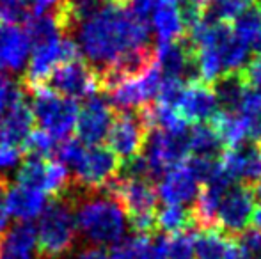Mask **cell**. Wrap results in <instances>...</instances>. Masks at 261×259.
<instances>
[{
    "mask_svg": "<svg viewBox=\"0 0 261 259\" xmlns=\"http://www.w3.org/2000/svg\"><path fill=\"white\" fill-rule=\"evenodd\" d=\"M73 34L80 53L103 82L137 76L155 61L149 25L123 6L103 4L80 21Z\"/></svg>",
    "mask_w": 261,
    "mask_h": 259,
    "instance_id": "6da1fadb",
    "label": "cell"
},
{
    "mask_svg": "<svg viewBox=\"0 0 261 259\" xmlns=\"http://www.w3.org/2000/svg\"><path fill=\"white\" fill-rule=\"evenodd\" d=\"M189 41L196 57L199 80L213 83L227 73L242 71L249 59V48L234 36L227 21H212L201 18L190 27Z\"/></svg>",
    "mask_w": 261,
    "mask_h": 259,
    "instance_id": "7a4b0ae2",
    "label": "cell"
},
{
    "mask_svg": "<svg viewBox=\"0 0 261 259\" xmlns=\"http://www.w3.org/2000/svg\"><path fill=\"white\" fill-rule=\"evenodd\" d=\"M75 217L79 233L91 245H116L128 227L126 211L109 190L86 192L75 197Z\"/></svg>",
    "mask_w": 261,
    "mask_h": 259,
    "instance_id": "3957f363",
    "label": "cell"
},
{
    "mask_svg": "<svg viewBox=\"0 0 261 259\" xmlns=\"http://www.w3.org/2000/svg\"><path fill=\"white\" fill-rule=\"evenodd\" d=\"M75 199L57 197L48 203L36 227V247L41 259H62L73 250L76 242Z\"/></svg>",
    "mask_w": 261,
    "mask_h": 259,
    "instance_id": "277c9868",
    "label": "cell"
},
{
    "mask_svg": "<svg viewBox=\"0 0 261 259\" xmlns=\"http://www.w3.org/2000/svg\"><path fill=\"white\" fill-rule=\"evenodd\" d=\"M31 94V108L39 130L52 135L55 140L69 138V133L75 130L80 107L75 100L59 96L46 87L27 91Z\"/></svg>",
    "mask_w": 261,
    "mask_h": 259,
    "instance_id": "5b68a950",
    "label": "cell"
},
{
    "mask_svg": "<svg viewBox=\"0 0 261 259\" xmlns=\"http://www.w3.org/2000/svg\"><path fill=\"white\" fill-rule=\"evenodd\" d=\"M121 162L109 148L93 146L84 148L80 158L73 165V183L80 192H98L109 187L119 174Z\"/></svg>",
    "mask_w": 261,
    "mask_h": 259,
    "instance_id": "8992f818",
    "label": "cell"
},
{
    "mask_svg": "<svg viewBox=\"0 0 261 259\" xmlns=\"http://www.w3.org/2000/svg\"><path fill=\"white\" fill-rule=\"evenodd\" d=\"M43 87L69 100H89L101 91V80L87 61L76 59L55 66Z\"/></svg>",
    "mask_w": 261,
    "mask_h": 259,
    "instance_id": "52a82bcc",
    "label": "cell"
},
{
    "mask_svg": "<svg viewBox=\"0 0 261 259\" xmlns=\"http://www.w3.org/2000/svg\"><path fill=\"white\" fill-rule=\"evenodd\" d=\"M149 131L151 126L142 108L137 112H121L114 118L107 135V144L110 151L119 158V162H126L144 151Z\"/></svg>",
    "mask_w": 261,
    "mask_h": 259,
    "instance_id": "ba28073f",
    "label": "cell"
},
{
    "mask_svg": "<svg viewBox=\"0 0 261 259\" xmlns=\"http://www.w3.org/2000/svg\"><path fill=\"white\" fill-rule=\"evenodd\" d=\"M256 190L247 185H234L220 199L217 225L227 236L240 235L249 227L256 211Z\"/></svg>",
    "mask_w": 261,
    "mask_h": 259,
    "instance_id": "9c48e42d",
    "label": "cell"
},
{
    "mask_svg": "<svg viewBox=\"0 0 261 259\" xmlns=\"http://www.w3.org/2000/svg\"><path fill=\"white\" fill-rule=\"evenodd\" d=\"M155 66L164 80H178L185 83L199 80L196 57L189 38L167 45H158L155 52Z\"/></svg>",
    "mask_w": 261,
    "mask_h": 259,
    "instance_id": "30bf717a",
    "label": "cell"
},
{
    "mask_svg": "<svg viewBox=\"0 0 261 259\" xmlns=\"http://www.w3.org/2000/svg\"><path fill=\"white\" fill-rule=\"evenodd\" d=\"M112 123L114 108L110 107L109 100L96 94V96L89 98L87 103L80 108L79 119L75 125L76 140L89 146V148L100 146L109 135Z\"/></svg>",
    "mask_w": 261,
    "mask_h": 259,
    "instance_id": "8fae6325",
    "label": "cell"
},
{
    "mask_svg": "<svg viewBox=\"0 0 261 259\" xmlns=\"http://www.w3.org/2000/svg\"><path fill=\"white\" fill-rule=\"evenodd\" d=\"M220 167L231 181L254 187L261 181V144L249 142L224 151Z\"/></svg>",
    "mask_w": 261,
    "mask_h": 259,
    "instance_id": "7c38bea8",
    "label": "cell"
},
{
    "mask_svg": "<svg viewBox=\"0 0 261 259\" xmlns=\"http://www.w3.org/2000/svg\"><path fill=\"white\" fill-rule=\"evenodd\" d=\"M174 110L185 123L204 125V121H212L215 118L220 108L213 87H210L203 80H194L185 83Z\"/></svg>",
    "mask_w": 261,
    "mask_h": 259,
    "instance_id": "4fadbf2b",
    "label": "cell"
},
{
    "mask_svg": "<svg viewBox=\"0 0 261 259\" xmlns=\"http://www.w3.org/2000/svg\"><path fill=\"white\" fill-rule=\"evenodd\" d=\"M183 0H156L149 14V31L155 34L158 45H167L185 38Z\"/></svg>",
    "mask_w": 261,
    "mask_h": 259,
    "instance_id": "5bb4252c",
    "label": "cell"
},
{
    "mask_svg": "<svg viewBox=\"0 0 261 259\" xmlns=\"http://www.w3.org/2000/svg\"><path fill=\"white\" fill-rule=\"evenodd\" d=\"M201 181L192 172L189 163L183 162L171 169L158 183L156 194L165 204H179L187 206L197 199L201 192Z\"/></svg>",
    "mask_w": 261,
    "mask_h": 259,
    "instance_id": "9a60e30c",
    "label": "cell"
},
{
    "mask_svg": "<svg viewBox=\"0 0 261 259\" xmlns=\"http://www.w3.org/2000/svg\"><path fill=\"white\" fill-rule=\"evenodd\" d=\"M34 125L36 119L31 103H27L25 94H21L0 119V142L23 149L25 140L34 131Z\"/></svg>",
    "mask_w": 261,
    "mask_h": 259,
    "instance_id": "2e32d148",
    "label": "cell"
},
{
    "mask_svg": "<svg viewBox=\"0 0 261 259\" xmlns=\"http://www.w3.org/2000/svg\"><path fill=\"white\" fill-rule=\"evenodd\" d=\"M31 39L18 25L0 21V68L20 71L31 52Z\"/></svg>",
    "mask_w": 261,
    "mask_h": 259,
    "instance_id": "e0dca14e",
    "label": "cell"
},
{
    "mask_svg": "<svg viewBox=\"0 0 261 259\" xmlns=\"http://www.w3.org/2000/svg\"><path fill=\"white\" fill-rule=\"evenodd\" d=\"M110 259H167V238L162 235L124 236L112 247Z\"/></svg>",
    "mask_w": 261,
    "mask_h": 259,
    "instance_id": "ac0fdd59",
    "label": "cell"
},
{
    "mask_svg": "<svg viewBox=\"0 0 261 259\" xmlns=\"http://www.w3.org/2000/svg\"><path fill=\"white\" fill-rule=\"evenodd\" d=\"M4 204H6L7 215L14 217L18 222H31L32 218L41 215L46 206L45 194L41 190L18 183L6 190Z\"/></svg>",
    "mask_w": 261,
    "mask_h": 259,
    "instance_id": "d6986e66",
    "label": "cell"
},
{
    "mask_svg": "<svg viewBox=\"0 0 261 259\" xmlns=\"http://www.w3.org/2000/svg\"><path fill=\"white\" fill-rule=\"evenodd\" d=\"M36 227L29 222H18L4 231L0 238V259H34Z\"/></svg>",
    "mask_w": 261,
    "mask_h": 259,
    "instance_id": "ffe728a7",
    "label": "cell"
},
{
    "mask_svg": "<svg viewBox=\"0 0 261 259\" xmlns=\"http://www.w3.org/2000/svg\"><path fill=\"white\" fill-rule=\"evenodd\" d=\"M196 259H240V250L220 229H204L196 236Z\"/></svg>",
    "mask_w": 261,
    "mask_h": 259,
    "instance_id": "44dd1931",
    "label": "cell"
},
{
    "mask_svg": "<svg viewBox=\"0 0 261 259\" xmlns=\"http://www.w3.org/2000/svg\"><path fill=\"white\" fill-rule=\"evenodd\" d=\"M247 87L249 83L244 76V71L227 73V75L220 76L219 80H215L213 82V93L217 96V103H219L220 110L237 112Z\"/></svg>",
    "mask_w": 261,
    "mask_h": 259,
    "instance_id": "7402d4cb",
    "label": "cell"
},
{
    "mask_svg": "<svg viewBox=\"0 0 261 259\" xmlns=\"http://www.w3.org/2000/svg\"><path fill=\"white\" fill-rule=\"evenodd\" d=\"M224 142L212 125H194L189 131V151L192 156L219 160L224 155Z\"/></svg>",
    "mask_w": 261,
    "mask_h": 259,
    "instance_id": "603a6c76",
    "label": "cell"
},
{
    "mask_svg": "<svg viewBox=\"0 0 261 259\" xmlns=\"http://www.w3.org/2000/svg\"><path fill=\"white\" fill-rule=\"evenodd\" d=\"M233 32L251 50L261 53V7L258 4L249 6L233 20Z\"/></svg>",
    "mask_w": 261,
    "mask_h": 259,
    "instance_id": "cb8c5ba5",
    "label": "cell"
},
{
    "mask_svg": "<svg viewBox=\"0 0 261 259\" xmlns=\"http://www.w3.org/2000/svg\"><path fill=\"white\" fill-rule=\"evenodd\" d=\"M212 126L227 148H237V146L244 144L245 138H249L247 126H245L244 119L238 116V112L219 110L212 119Z\"/></svg>",
    "mask_w": 261,
    "mask_h": 259,
    "instance_id": "d4e9b609",
    "label": "cell"
},
{
    "mask_svg": "<svg viewBox=\"0 0 261 259\" xmlns=\"http://www.w3.org/2000/svg\"><path fill=\"white\" fill-rule=\"evenodd\" d=\"M237 112L247 126L249 138L261 144V91L249 85L242 96Z\"/></svg>",
    "mask_w": 261,
    "mask_h": 259,
    "instance_id": "484cf974",
    "label": "cell"
},
{
    "mask_svg": "<svg viewBox=\"0 0 261 259\" xmlns=\"http://www.w3.org/2000/svg\"><path fill=\"white\" fill-rule=\"evenodd\" d=\"M50 160L41 156H29L23 160L20 169L16 170V183L23 187H31L36 190H41L45 194L46 181H48Z\"/></svg>",
    "mask_w": 261,
    "mask_h": 259,
    "instance_id": "4316f807",
    "label": "cell"
},
{
    "mask_svg": "<svg viewBox=\"0 0 261 259\" xmlns=\"http://www.w3.org/2000/svg\"><path fill=\"white\" fill-rule=\"evenodd\" d=\"M192 224L194 220L190 210L179 206V204H165L162 210L156 211V229L167 233V235L189 231Z\"/></svg>",
    "mask_w": 261,
    "mask_h": 259,
    "instance_id": "83f0119b",
    "label": "cell"
},
{
    "mask_svg": "<svg viewBox=\"0 0 261 259\" xmlns=\"http://www.w3.org/2000/svg\"><path fill=\"white\" fill-rule=\"evenodd\" d=\"M249 6H251L249 0H210L203 9V16L212 21L229 23V20H234Z\"/></svg>",
    "mask_w": 261,
    "mask_h": 259,
    "instance_id": "f1b7e54d",
    "label": "cell"
},
{
    "mask_svg": "<svg viewBox=\"0 0 261 259\" xmlns=\"http://www.w3.org/2000/svg\"><path fill=\"white\" fill-rule=\"evenodd\" d=\"M167 259H196V235L190 229L167 238Z\"/></svg>",
    "mask_w": 261,
    "mask_h": 259,
    "instance_id": "f546056e",
    "label": "cell"
},
{
    "mask_svg": "<svg viewBox=\"0 0 261 259\" xmlns=\"http://www.w3.org/2000/svg\"><path fill=\"white\" fill-rule=\"evenodd\" d=\"M34 0H0V21L18 25L32 18Z\"/></svg>",
    "mask_w": 261,
    "mask_h": 259,
    "instance_id": "4dcf8cb0",
    "label": "cell"
},
{
    "mask_svg": "<svg viewBox=\"0 0 261 259\" xmlns=\"http://www.w3.org/2000/svg\"><path fill=\"white\" fill-rule=\"evenodd\" d=\"M59 140H55L52 135H48L43 130H34L23 144V151L29 153V156H41V158H50L54 156L55 146Z\"/></svg>",
    "mask_w": 261,
    "mask_h": 259,
    "instance_id": "1f68e13d",
    "label": "cell"
},
{
    "mask_svg": "<svg viewBox=\"0 0 261 259\" xmlns=\"http://www.w3.org/2000/svg\"><path fill=\"white\" fill-rule=\"evenodd\" d=\"M238 250L247 259H261V231L259 229H245L238 235Z\"/></svg>",
    "mask_w": 261,
    "mask_h": 259,
    "instance_id": "d6a6232c",
    "label": "cell"
},
{
    "mask_svg": "<svg viewBox=\"0 0 261 259\" xmlns=\"http://www.w3.org/2000/svg\"><path fill=\"white\" fill-rule=\"evenodd\" d=\"M21 149L0 142V185L9 187V172L20 163Z\"/></svg>",
    "mask_w": 261,
    "mask_h": 259,
    "instance_id": "836d02e7",
    "label": "cell"
},
{
    "mask_svg": "<svg viewBox=\"0 0 261 259\" xmlns=\"http://www.w3.org/2000/svg\"><path fill=\"white\" fill-rule=\"evenodd\" d=\"M242 71H244V76L249 85L261 91V53H258V55L249 63L247 68L242 69Z\"/></svg>",
    "mask_w": 261,
    "mask_h": 259,
    "instance_id": "e575fe53",
    "label": "cell"
},
{
    "mask_svg": "<svg viewBox=\"0 0 261 259\" xmlns=\"http://www.w3.org/2000/svg\"><path fill=\"white\" fill-rule=\"evenodd\" d=\"M156 0H132V13L139 18V20L148 23L149 14H151L153 7H155Z\"/></svg>",
    "mask_w": 261,
    "mask_h": 259,
    "instance_id": "d590c367",
    "label": "cell"
},
{
    "mask_svg": "<svg viewBox=\"0 0 261 259\" xmlns=\"http://www.w3.org/2000/svg\"><path fill=\"white\" fill-rule=\"evenodd\" d=\"M76 259H110V256L105 250H101L100 247H89V249L82 250L76 256Z\"/></svg>",
    "mask_w": 261,
    "mask_h": 259,
    "instance_id": "8d00e7d4",
    "label": "cell"
},
{
    "mask_svg": "<svg viewBox=\"0 0 261 259\" xmlns=\"http://www.w3.org/2000/svg\"><path fill=\"white\" fill-rule=\"evenodd\" d=\"M9 187H4V185H0V233L6 229L7 225V211H6V204H4V197H6V190Z\"/></svg>",
    "mask_w": 261,
    "mask_h": 259,
    "instance_id": "74e56055",
    "label": "cell"
},
{
    "mask_svg": "<svg viewBox=\"0 0 261 259\" xmlns=\"http://www.w3.org/2000/svg\"><path fill=\"white\" fill-rule=\"evenodd\" d=\"M252 222H254L256 229H259V231H261V204H259L258 208H256V211H254V217H252Z\"/></svg>",
    "mask_w": 261,
    "mask_h": 259,
    "instance_id": "f35d334b",
    "label": "cell"
},
{
    "mask_svg": "<svg viewBox=\"0 0 261 259\" xmlns=\"http://www.w3.org/2000/svg\"><path fill=\"white\" fill-rule=\"evenodd\" d=\"M103 2H109V4H112V6H124V4L130 2V0H103Z\"/></svg>",
    "mask_w": 261,
    "mask_h": 259,
    "instance_id": "ab89813d",
    "label": "cell"
},
{
    "mask_svg": "<svg viewBox=\"0 0 261 259\" xmlns=\"http://www.w3.org/2000/svg\"><path fill=\"white\" fill-rule=\"evenodd\" d=\"M256 194H259V195H261V181L258 183V190H256Z\"/></svg>",
    "mask_w": 261,
    "mask_h": 259,
    "instance_id": "60d3db41",
    "label": "cell"
},
{
    "mask_svg": "<svg viewBox=\"0 0 261 259\" xmlns=\"http://www.w3.org/2000/svg\"><path fill=\"white\" fill-rule=\"evenodd\" d=\"M2 116H4V108H0V119H2Z\"/></svg>",
    "mask_w": 261,
    "mask_h": 259,
    "instance_id": "b9f144b4",
    "label": "cell"
},
{
    "mask_svg": "<svg viewBox=\"0 0 261 259\" xmlns=\"http://www.w3.org/2000/svg\"><path fill=\"white\" fill-rule=\"evenodd\" d=\"M256 2H258V6L261 7V0H256Z\"/></svg>",
    "mask_w": 261,
    "mask_h": 259,
    "instance_id": "7bdbcfd3",
    "label": "cell"
}]
</instances>
